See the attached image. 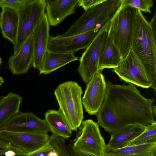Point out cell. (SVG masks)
<instances>
[{
  "mask_svg": "<svg viewBox=\"0 0 156 156\" xmlns=\"http://www.w3.org/2000/svg\"><path fill=\"white\" fill-rule=\"evenodd\" d=\"M44 0H32L17 11L18 26L17 35L13 44V56L15 55L32 34L45 13Z\"/></svg>",
  "mask_w": 156,
  "mask_h": 156,
  "instance_id": "obj_6",
  "label": "cell"
},
{
  "mask_svg": "<svg viewBox=\"0 0 156 156\" xmlns=\"http://www.w3.org/2000/svg\"><path fill=\"white\" fill-rule=\"evenodd\" d=\"M49 31L50 25L45 13L33 33L34 56L31 66L34 68L39 69L48 49Z\"/></svg>",
  "mask_w": 156,
  "mask_h": 156,
  "instance_id": "obj_14",
  "label": "cell"
},
{
  "mask_svg": "<svg viewBox=\"0 0 156 156\" xmlns=\"http://www.w3.org/2000/svg\"><path fill=\"white\" fill-rule=\"evenodd\" d=\"M122 5L121 0H104L85 11L65 33L57 36L59 37H68L101 28L111 20Z\"/></svg>",
  "mask_w": 156,
  "mask_h": 156,
  "instance_id": "obj_4",
  "label": "cell"
},
{
  "mask_svg": "<svg viewBox=\"0 0 156 156\" xmlns=\"http://www.w3.org/2000/svg\"><path fill=\"white\" fill-rule=\"evenodd\" d=\"M0 137L26 153L34 151L49 142L48 134L12 132L0 129Z\"/></svg>",
  "mask_w": 156,
  "mask_h": 156,
  "instance_id": "obj_13",
  "label": "cell"
},
{
  "mask_svg": "<svg viewBox=\"0 0 156 156\" xmlns=\"http://www.w3.org/2000/svg\"><path fill=\"white\" fill-rule=\"evenodd\" d=\"M48 156H59V155L57 152L54 149L48 153Z\"/></svg>",
  "mask_w": 156,
  "mask_h": 156,
  "instance_id": "obj_34",
  "label": "cell"
},
{
  "mask_svg": "<svg viewBox=\"0 0 156 156\" xmlns=\"http://www.w3.org/2000/svg\"><path fill=\"white\" fill-rule=\"evenodd\" d=\"M104 0H79L78 5L85 11L101 2Z\"/></svg>",
  "mask_w": 156,
  "mask_h": 156,
  "instance_id": "obj_31",
  "label": "cell"
},
{
  "mask_svg": "<svg viewBox=\"0 0 156 156\" xmlns=\"http://www.w3.org/2000/svg\"><path fill=\"white\" fill-rule=\"evenodd\" d=\"M2 9L0 14V28L2 35L13 45L16 40L18 29L17 11L6 8Z\"/></svg>",
  "mask_w": 156,
  "mask_h": 156,
  "instance_id": "obj_21",
  "label": "cell"
},
{
  "mask_svg": "<svg viewBox=\"0 0 156 156\" xmlns=\"http://www.w3.org/2000/svg\"><path fill=\"white\" fill-rule=\"evenodd\" d=\"M79 60L74 53H59L48 49L38 69L39 74H48L72 62Z\"/></svg>",
  "mask_w": 156,
  "mask_h": 156,
  "instance_id": "obj_18",
  "label": "cell"
},
{
  "mask_svg": "<svg viewBox=\"0 0 156 156\" xmlns=\"http://www.w3.org/2000/svg\"><path fill=\"white\" fill-rule=\"evenodd\" d=\"M122 5H129L136 8L140 11L151 13L153 5L152 0H121Z\"/></svg>",
  "mask_w": 156,
  "mask_h": 156,
  "instance_id": "obj_27",
  "label": "cell"
},
{
  "mask_svg": "<svg viewBox=\"0 0 156 156\" xmlns=\"http://www.w3.org/2000/svg\"><path fill=\"white\" fill-rule=\"evenodd\" d=\"M5 156H18V154L15 151L12 150H9L6 152L5 154Z\"/></svg>",
  "mask_w": 156,
  "mask_h": 156,
  "instance_id": "obj_33",
  "label": "cell"
},
{
  "mask_svg": "<svg viewBox=\"0 0 156 156\" xmlns=\"http://www.w3.org/2000/svg\"><path fill=\"white\" fill-rule=\"evenodd\" d=\"M100 28H96L82 34L64 37L50 36L47 49L59 53H74L85 50L94 40Z\"/></svg>",
  "mask_w": 156,
  "mask_h": 156,
  "instance_id": "obj_10",
  "label": "cell"
},
{
  "mask_svg": "<svg viewBox=\"0 0 156 156\" xmlns=\"http://www.w3.org/2000/svg\"><path fill=\"white\" fill-rule=\"evenodd\" d=\"M72 142L75 151L93 156H103L106 146L99 125L91 119L83 121Z\"/></svg>",
  "mask_w": 156,
  "mask_h": 156,
  "instance_id": "obj_8",
  "label": "cell"
},
{
  "mask_svg": "<svg viewBox=\"0 0 156 156\" xmlns=\"http://www.w3.org/2000/svg\"><path fill=\"white\" fill-rule=\"evenodd\" d=\"M50 26H56L76 12L79 0H44Z\"/></svg>",
  "mask_w": 156,
  "mask_h": 156,
  "instance_id": "obj_15",
  "label": "cell"
},
{
  "mask_svg": "<svg viewBox=\"0 0 156 156\" xmlns=\"http://www.w3.org/2000/svg\"><path fill=\"white\" fill-rule=\"evenodd\" d=\"M32 0H0V7L8 8L16 11Z\"/></svg>",
  "mask_w": 156,
  "mask_h": 156,
  "instance_id": "obj_29",
  "label": "cell"
},
{
  "mask_svg": "<svg viewBox=\"0 0 156 156\" xmlns=\"http://www.w3.org/2000/svg\"><path fill=\"white\" fill-rule=\"evenodd\" d=\"M122 59L119 51L108 36L105 47L99 60L98 70L102 71L105 68H114L117 66Z\"/></svg>",
  "mask_w": 156,
  "mask_h": 156,
  "instance_id": "obj_24",
  "label": "cell"
},
{
  "mask_svg": "<svg viewBox=\"0 0 156 156\" xmlns=\"http://www.w3.org/2000/svg\"><path fill=\"white\" fill-rule=\"evenodd\" d=\"M96 115L98 125L111 135L129 125L116 113L105 98Z\"/></svg>",
  "mask_w": 156,
  "mask_h": 156,
  "instance_id": "obj_17",
  "label": "cell"
},
{
  "mask_svg": "<svg viewBox=\"0 0 156 156\" xmlns=\"http://www.w3.org/2000/svg\"><path fill=\"white\" fill-rule=\"evenodd\" d=\"M146 126L140 125L127 126L111 135L110 140L105 147L118 149L127 146L145 129Z\"/></svg>",
  "mask_w": 156,
  "mask_h": 156,
  "instance_id": "obj_19",
  "label": "cell"
},
{
  "mask_svg": "<svg viewBox=\"0 0 156 156\" xmlns=\"http://www.w3.org/2000/svg\"><path fill=\"white\" fill-rule=\"evenodd\" d=\"M110 21L107 22L100 28L95 38L79 58L77 71L86 84L98 70L99 60L108 39Z\"/></svg>",
  "mask_w": 156,
  "mask_h": 156,
  "instance_id": "obj_7",
  "label": "cell"
},
{
  "mask_svg": "<svg viewBox=\"0 0 156 156\" xmlns=\"http://www.w3.org/2000/svg\"><path fill=\"white\" fill-rule=\"evenodd\" d=\"M51 144L59 156H93L75 151L73 149L72 141L66 144L65 139L62 138L58 137L54 139Z\"/></svg>",
  "mask_w": 156,
  "mask_h": 156,
  "instance_id": "obj_26",
  "label": "cell"
},
{
  "mask_svg": "<svg viewBox=\"0 0 156 156\" xmlns=\"http://www.w3.org/2000/svg\"><path fill=\"white\" fill-rule=\"evenodd\" d=\"M22 98L18 94L9 93L0 98V129L11 118L20 112Z\"/></svg>",
  "mask_w": 156,
  "mask_h": 156,
  "instance_id": "obj_23",
  "label": "cell"
},
{
  "mask_svg": "<svg viewBox=\"0 0 156 156\" xmlns=\"http://www.w3.org/2000/svg\"><path fill=\"white\" fill-rule=\"evenodd\" d=\"M1 129L15 132L45 134L50 132L45 120L31 112H20L9 119Z\"/></svg>",
  "mask_w": 156,
  "mask_h": 156,
  "instance_id": "obj_12",
  "label": "cell"
},
{
  "mask_svg": "<svg viewBox=\"0 0 156 156\" xmlns=\"http://www.w3.org/2000/svg\"><path fill=\"white\" fill-rule=\"evenodd\" d=\"M4 82L3 78L0 76V87L3 83Z\"/></svg>",
  "mask_w": 156,
  "mask_h": 156,
  "instance_id": "obj_36",
  "label": "cell"
},
{
  "mask_svg": "<svg viewBox=\"0 0 156 156\" xmlns=\"http://www.w3.org/2000/svg\"><path fill=\"white\" fill-rule=\"evenodd\" d=\"M9 150L15 151L18 156H24L27 154L21 149L0 137V156L4 155L6 152Z\"/></svg>",
  "mask_w": 156,
  "mask_h": 156,
  "instance_id": "obj_28",
  "label": "cell"
},
{
  "mask_svg": "<svg viewBox=\"0 0 156 156\" xmlns=\"http://www.w3.org/2000/svg\"><path fill=\"white\" fill-rule=\"evenodd\" d=\"M151 156H156V154H154V155H153Z\"/></svg>",
  "mask_w": 156,
  "mask_h": 156,
  "instance_id": "obj_38",
  "label": "cell"
},
{
  "mask_svg": "<svg viewBox=\"0 0 156 156\" xmlns=\"http://www.w3.org/2000/svg\"><path fill=\"white\" fill-rule=\"evenodd\" d=\"M113 71L129 83L144 88L151 87V83L143 64L132 50Z\"/></svg>",
  "mask_w": 156,
  "mask_h": 156,
  "instance_id": "obj_9",
  "label": "cell"
},
{
  "mask_svg": "<svg viewBox=\"0 0 156 156\" xmlns=\"http://www.w3.org/2000/svg\"><path fill=\"white\" fill-rule=\"evenodd\" d=\"M101 72L98 70L86 84L82 99L86 111L90 115H96L105 97L106 83Z\"/></svg>",
  "mask_w": 156,
  "mask_h": 156,
  "instance_id": "obj_11",
  "label": "cell"
},
{
  "mask_svg": "<svg viewBox=\"0 0 156 156\" xmlns=\"http://www.w3.org/2000/svg\"><path fill=\"white\" fill-rule=\"evenodd\" d=\"M82 87L73 81L63 82L58 85L54 94L62 113L72 131H76L83 118L81 95Z\"/></svg>",
  "mask_w": 156,
  "mask_h": 156,
  "instance_id": "obj_3",
  "label": "cell"
},
{
  "mask_svg": "<svg viewBox=\"0 0 156 156\" xmlns=\"http://www.w3.org/2000/svg\"><path fill=\"white\" fill-rule=\"evenodd\" d=\"M105 99L129 125L146 126L155 121L152 112L154 99L144 98L133 84L107 82Z\"/></svg>",
  "mask_w": 156,
  "mask_h": 156,
  "instance_id": "obj_1",
  "label": "cell"
},
{
  "mask_svg": "<svg viewBox=\"0 0 156 156\" xmlns=\"http://www.w3.org/2000/svg\"><path fill=\"white\" fill-rule=\"evenodd\" d=\"M54 149L49 142L43 147L24 156H48V153Z\"/></svg>",
  "mask_w": 156,
  "mask_h": 156,
  "instance_id": "obj_30",
  "label": "cell"
},
{
  "mask_svg": "<svg viewBox=\"0 0 156 156\" xmlns=\"http://www.w3.org/2000/svg\"><path fill=\"white\" fill-rule=\"evenodd\" d=\"M152 112L154 116L156 117V107L155 106H153L152 108Z\"/></svg>",
  "mask_w": 156,
  "mask_h": 156,
  "instance_id": "obj_35",
  "label": "cell"
},
{
  "mask_svg": "<svg viewBox=\"0 0 156 156\" xmlns=\"http://www.w3.org/2000/svg\"><path fill=\"white\" fill-rule=\"evenodd\" d=\"M33 56L32 34L26 40L17 54L15 56L11 55L9 58L8 64L9 69L14 75L27 73L31 66Z\"/></svg>",
  "mask_w": 156,
  "mask_h": 156,
  "instance_id": "obj_16",
  "label": "cell"
},
{
  "mask_svg": "<svg viewBox=\"0 0 156 156\" xmlns=\"http://www.w3.org/2000/svg\"><path fill=\"white\" fill-rule=\"evenodd\" d=\"M44 116L52 134L65 139L71 137L72 130L59 110H49L45 113Z\"/></svg>",
  "mask_w": 156,
  "mask_h": 156,
  "instance_id": "obj_20",
  "label": "cell"
},
{
  "mask_svg": "<svg viewBox=\"0 0 156 156\" xmlns=\"http://www.w3.org/2000/svg\"><path fill=\"white\" fill-rule=\"evenodd\" d=\"M138 9L122 5L110 21L108 37L119 51L122 59L131 50L133 26Z\"/></svg>",
  "mask_w": 156,
  "mask_h": 156,
  "instance_id": "obj_5",
  "label": "cell"
},
{
  "mask_svg": "<svg viewBox=\"0 0 156 156\" xmlns=\"http://www.w3.org/2000/svg\"><path fill=\"white\" fill-rule=\"evenodd\" d=\"M2 59L1 58V57H0V66L1 65V64H2Z\"/></svg>",
  "mask_w": 156,
  "mask_h": 156,
  "instance_id": "obj_37",
  "label": "cell"
},
{
  "mask_svg": "<svg viewBox=\"0 0 156 156\" xmlns=\"http://www.w3.org/2000/svg\"><path fill=\"white\" fill-rule=\"evenodd\" d=\"M156 154V143L127 146L118 149L105 147L103 156H151Z\"/></svg>",
  "mask_w": 156,
  "mask_h": 156,
  "instance_id": "obj_22",
  "label": "cell"
},
{
  "mask_svg": "<svg viewBox=\"0 0 156 156\" xmlns=\"http://www.w3.org/2000/svg\"><path fill=\"white\" fill-rule=\"evenodd\" d=\"M131 50L143 64L156 90V45L149 23L138 10L134 22Z\"/></svg>",
  "mask_w": 156,
  "mask_h": 156,
  "instance_id": "obj_2",
  "label": "cell"
},
{
  "mask_svg": "<svg viewBox=\"0 0 156 156\" xmlns=\"http://www.w3.org/2000/svg\"><path fill=\"white\" fill-rule=\"evenodd\" d=\"M155 143H156V121L146 126L144 131L129 143L126 146Z\"/></svg>",
  "mask_w": 156,
  "mask_h": 156,
  "instance_id": "obj_25",
  "label": "cell"
},
{
  "mask_svg": "<svg viewBox=\"0 0 156 156\" xmlns=\"http://www.w3.org/2000/svg\"><path fill=\"white\" fill-rule=\"evenodd\" d=\"M156 12H155L153 18L149 23L154 37L156 41Z\"/></svg>",
  "mask_w": 156,
  "mask_h": 156,
  "instance_id": "obj_32",
  "label": "cell"
}]
</instances>
